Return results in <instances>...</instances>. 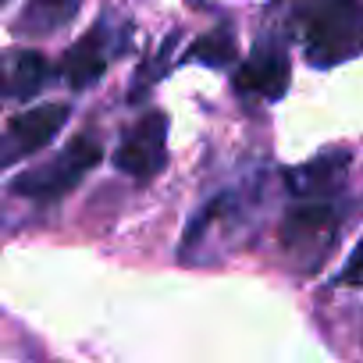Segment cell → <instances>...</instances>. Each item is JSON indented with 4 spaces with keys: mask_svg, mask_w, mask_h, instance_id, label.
I'll return each instance as SVG.
<instances>
[{
    "mask_svg": "<svg viewBox=\"0 0 363 363\" xmlns=\"http://www.w3.org/2000/svg\"><path fill=\"white\" fill-rule=\"evenodd\" d=\"M114 164H118V171H125L139 182L157 178L167 164V118L160 111L143 114L128 128L121 146L114 150Z\"/></svg>",
    "mask_w": 363,
    "mask_h": 363,
    "instance_id": "3957f363",
    "label": "cell"
},
{
    "mask_svg": "<svg viewBox=\"0 0 363 363\" xmlns=\"http://www.w3.org/2000/svg\"><path fill=\"white\" fill-rule=\"evenodd\" d=\"M335 232V211L328 203H303L285 214L281 225V246L285 250H306L313 242H328Z\"/></svg>",
    "mask_w": 363,
    "mask_h": 363,
    "instance_id": "ba28073f",
    "label": "cell"
},
{
    "mask_svg": "<svg viewBox=\"0 0 363 363\" xmlns=\"http://www.w3.org/2000/svg\"><path fill=\"white\" fill-rule=\"evenodd\" d=\"M289 79H292V65H289L285 47L274 40H264V43H257L250 61L235 72V89L242 96L281 100L289 93Z\"/></svg>",
    "mask_w": 363,
    "mask_h": 363,
    "instance_id": "5b68a950",
    "label": "cell"
},
{
    "mask_svg": "<svg viewBox=\"0 0 363 363\" xmlns=\"http://www.w3.org/2000/svg\"><path fill=\"white\" fill-rule=\"evenodd\" d=\"M235 57H239V50H235V29L232 26H218L214 33L200 36L193 43V50L186 54V61H200L207 68H228Z\"/></svg>",
    "mask_w": 363,
    "mask_h": 363,
    "instance_id": "8fae6325",
    "label": "cell"
},
{
    "mask_svg": "<svg viewBox=\"0 0 363 363\" xmlns=\"http://www.w3.org/2000/svg\"><path fill=\"white\" fill-rule=\"evenodd\" d=\"M68 114H72L68 104H43V107H33V111L18 114L8 125V132L0 135V171L33 157L47 143H54L57 132L68 125Z\"/></svg>",
    "mask_w": 363,
    "mask_h": 363,
    "instance_id": "277c9868",
    "label": "cell"
},
{
    "mask_svg": "<svg viewBox=\"0 0 363 363\" xmlns=\"http://www.w3.org/2000/svg\"><path fill=\"white\" fill-rule=\"evenodd\" d=\"M79 8H82V0H26V8L15 22V36L43 40V36L65 29L68 22H75Z\"/></svg>",
    "mask_w": 363,
    "mask_h": 363,
    "instance_id": "9c48e42d",
    "label": "cell"
},
{
    "mask_svg": "<svg viewBox=\"0 0 363 363\" xmlns=\"http://www.w3.org/2000/svg\"><path fill=\"white\" fill-rule=\"evenodd\" d=\"M345 164H349V153H324V157H313L310 164H303L299 171L289 174V186H292L299 196L331 193L338 182L345 178Z\"/></svg>",
    "mask_w": 363,
    "mask_h": 363,
    "instance_id": "30bf717a",
    "label": "cell"
},
{
    "mask_svg": "<svg viewBox=\"0 0 363 363\" xmlns=\"http://www.w3.org/2000/svg\"><path fill=\"white\" fill-rule=\"evenodd\" d=\"M313 11L299 18L306 61L335 68L363 54V4L359 0H313Z\"/></svg>",
    "mask_w": 363,
    "mask_h": 363,
    "instance_id": "6da1fadb",
    "label": "cell"
},
{
    "mask_svg": "<svg viewBox=\"0 0 363 363\" xmlns=\"http://www.w3.org/2000/svg\"><path fill=\"white\" fill-rule=\"evenodd\" d=\"M111 54H121L114 50V43L107 40V18H100L82 40L72 43V50L65 54L61 61V75L72 89H86V86H96L100 75L107 72L111 65Z\"/></svg>",
    "mask_w": 363,
    "mask_h": 363,
    "instance_id": "8992f818",
    "label": "cell"
},
{
    "mask_svg": "<svg viewBox=\"0 0 363 363\" xmlns=\"http://www.w3.org/2000/svg\"><path fill=\"white\" fill-rule=\"evenodd\" d=\"M8 4H11V0H0V8H8Z\"/></svg>",
    "mask_w": 363,
    "mask_h": 363,
    "instance_id": "5bb4252c",
    "label": "cell"
},
{
    "mask_svg": "<svg viewBox=\"0 0 363 363\" xmlns=\"http://www.w3.org/2000/svg\"><path fill=\"white\" fill-rule=\"evenodd\" d=\"M50 61L40 50H11L0 57V100H33L50 82Z\"/></svg>",
    "mask_w": 363,
    "mask_h": 363,
    "instance_id": "52a82bcc",
    "label": "cell"
},
{
    "mask_svg": "<svg viewBox=\"0 0 363 363\" xmlns=\"http://www.w3.org/2000/svg\"><path fill=\"white\" fill-rule=\"evenodd\" d=\"M174 43H178V33H171L167 40H164V47H160V54H157V61L153 65H146V68H139V82H135V93L143 89V86H153L157 79H160V72H164V65L171 61V50H174ZM132 93V96H135Z\"/></svg>",
    "mask_w": 363,
    "mask_h": 363,
    "instance_id": "7c38bea8",
    "label": "cell"
},
{
    "mask_svg": "<svg viewBox=\"0 0 363 363\" xmlns=\"http://www.w3.org/2000/svg\"><path fill=\"white\" fill-rule=\"evenodd\" d=\"M100 157H104L100 143H96L93 135H79V139H72L54 160H47V164H40V167L18 174V178L11 182V193H15V196L40 200V203L57 200V196H65V193H72V189L79 186V182L100 164Z\"/></svg>",
    "mask_w": 363,
    "mask_h": 363,
    "instance_id": "7a4b0ae2",
    "label": "cell"
},
{
    "mask_svg": "<svg viewBox=\"0 0 363 363\" xmlns=\"http://www.w3.org/2000/svg\"><path fill=\"white\" fill-rule=\"evenodd\" d=\"M345 285H352V281H363V239H359V246L352 250V257H349V264L342 267V274H338Z\"/></svg>",
    "mask_w": 363,
    "mask_h": 363,
    "instance_id": "4fadbf2b",
    "label": "cell"
}]
</instances>
